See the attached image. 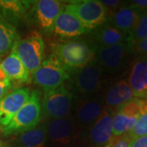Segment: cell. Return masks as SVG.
Returning <instances> with one entry per match:
<instances>
[{
    "mask_svg": "<svg viewBox=\"0 0 147 147\" xmlns=\"http://www.w3.org/2000/svg\"><path fill=\"white\" fill-rule=\"evenodd\" d=\"M53 54L69 72H74L94 61L96 47L84 41H70L55 45Z\"/></svg>",
    "mask_w": 147,
    "mask_h": 147,
    "instance_id": "6da1fadb",
    "label": "cell"
},
{
    "mask_svg": "<svg viewBox=\"0 0 147 147\" xmlns=\"http://www.w3.org/2000/svg\"><path fill=\"white\" fill-rule=\"evenodd\" d=\"M41 114L42 105L40 93L38 91H34L30 94L26 103L3 129V134L5 136H10L31 130L40 122Z\"/></svg>",
    "mask_w": 147,
    "mask_h": 147,
    "instance_id": "7a4b0ae2",
    "label": "cell"
},
{
    "mask_svg": "<svg viewBox=\"0 0 147 147\" xmlns=\"http://www.w3.org/2000/svg\"><path fill=\"white\" fill-rule=\"evenodd\" d=\"M65 7L77 16L88 32L102 26L109 20V11L98 0L71 2Z\"/></svg>",
    "mask_w": 147,
    "mask_h": 147,
    "instance_id": "3957f363",
    "label": "cell"
},
{
    "mask_svg": "<svg viewBox=\"0 0 147 147\" xmlns=\"http://www.w3.org/2000/svg\"><path fill=\"white\" fill-rule=\"evenodd\" d=\"M69 75L67 69L53 53L33 73V79L38 86L47 92L63 85L64 82L69 79Z\"/></svg>",
    "mask_w": 147,
    "mask_h": 147,
    "instance_id": "277c9868",
    "label": "cell"
},
{
    "mask_svg": "<svg viewBox=\"0 0 147 147\" xmlns=\"http://www.w3.org/2000/svg\"><path fill=\"white\" fill-rule=\"evenodd\" d=\"M132 46L128 41L110 47H96V57L103 72L115 74L126 66L132 55Z\"/></svg>",
    "mask_w": 147,
    "mask_h": 147,
    "instance_id": "5b68a950",
    "label": "cell"
},
{
    "mask_svg": "<svg viewBox=\"0 0 147 147\" xmlns=\"http://www.w3.org/2000/svg\"><path fill=\"white\" fill-rule=\"evenodd\" d=\"M11 52L18 58L30 73H34L44 59V42L37 32L22 40H17Z\"/></svg>",
    "mask_w": 147,
    "mask_h": 147,
    "instance_id": "8992f818",
    "label": "cell"
},
{
    "mask_svg": "<svg viewBox=\"0 0 147 147\" xmlns=\"http://www.w3.org/2000/svg\"><path fill=\"white\" fill-rule=\"evenodd\" d=\"M146 100L135 97L117 108L113 115V136H123L130 132Z\"/></svg>",
    "mask_w": 147,
    "mask_h": 147,
    "instance_id": "52a82bcc",
    "label": "cell"
},
{
    "mask_svg": "<svg viewBox=\"0 0 147 147\" xmlns=\"http://www.w3.org/2000/svg\"><path fill=\"white\" fill-rule=\"evenodd\" d=\"M73 94L64 85L45 92L42 108L44 114L54 119L69 115L72 108Z\"/></svg>",
    "mask_w": 147,
    "mask_h": 147,
    "instance_id": "ba28073f",
    "label": "cell"
},
{
    "mask_svg": "<svg viewBox=\"0 0 147 147\" xmlns=\"http://www.w3.org/2000/svg\"><path fill=\"white\" fill-rule=\"evenodd\" d=\"M74 73V72H73ZM103 70L95 59L83 68L74 71L73 84L79 94L90 96L100 90Z\"/></svg>",
    "mask_w": 147,
    "mask_h": 147,
    "instance_id": "9c48e42d",
    "label": "cell"
},
{
    "mask_svg": "<svg viewBox=\"0 0 147 147\" xmlns=\"http://www.w3.org/2000/svg\"><path fill=\"white\" fill-rule=\"evenodd\" d=\"M29 88L13 90L0 100V127H5L30 96Z\"/></svg>",
    "mask_w": 147,
    "mask_h": 147,
    "instance_id": "30bf717a",
    "label": "cell"
},
{
    "mask_svg": "<svg viewBox=\"0 0 147 147\" xmlns=\"http://www.w3.org/2000/svg\"><path fill=\"white\" fill-rule=\"evenodd\" d=\"M34 17L43 31H53L58 15L64 9L63 3L57 0H39L34 3Z\"/></svg>",
    "mask_w": 147,
    "mask_h": 147,
    "instance_id": "8fae6325",
    "label": "cell"
},
{
    "mask_svg": "<svg viewBox=\"0 0 147 147\" xmlns=\"http://www.w3.org/2000/svg\"><path fill=\"white\" fill-rule=\"evenodd\" d=\"M127 83L135 97L147 100V54L139 55L131 65Z\"/></svg>",
    "mask_w": 147,
    "mask_h": 147,
    "instance_id": "7c38bea8",
    "label": "cell"
},
{
    "mask_svg": "<svg viewBox=\"0 0 147 147\" xmlns=\"http://www.w3.org/2000/svg\"><path fill=\"white\" fill-rule=\"evenodd\" d=\"M62 38H74L84 34L88 30L84 28L77 16L64 7L54 24L53 31Z\"/></svg>",
    "mask_w": 147,
    "mask_h": 147,
    "instance_id": "4fadbf2b",
    "label": "cell"
},
{
    "mask_svg": "<svg viewBox=\"0 0 147 147\" xmlns=\"http://www.w3.org/2000/svg\"><path fill=\"white\" fill-rule=\"evenodd\" d=\"M114 111L110 108L103 109L90 130L91 141L97 146H105L113 137L112 123Z\"/></svg>",
    "mask_w": 147,
    "mask_h": 147,
    "instance_id": "5bb4252c",
    "label": "cell"
},
{
    "mask_svg": "<svg viewBox=\"0 0 147 147\" xmlns=\"http://www.w3.org/2000/svg\"><path fill=\"white\" fill-rule=\"evenodd\" d=\"M103 110L102 99L92 96L84 97L80 100L76 110L77 121L81 124L88 125L93 123Z\"/></svg>",
    "mask_w": 147,
    "mask_h": 147,
    "instance_id": "9a60e30c",
    "label": "cell"
},
{
    "mask_svg": "<svg viewBox=\"0 0 147 147\" xmlns=\"http://www.w3.org/2000/svg\"><path fill=\"white\" fill-rule=\"evenodd\" d=\"M34 3V1L0 0V17L13 26L21 21Z\"/></svg>",
    "mask_w": 147,
    "mask_h": 147,
    "instance_id": "2e32d148",
    "label": "cell"
},
{
    "mask_svg": "<svg viewBox=\"0 0 147 147\" xmlns=\"http://www.w3.org/2000/svg\"><path fill=\"white\" fill-rule=\"evenodd\" d=\"M74 120L69 117L53 119L47 127V136L54 143L67 144L72 138Z\"/></svg>",
    "mask_w": 147,
    "mask_h": 147,
    "instance_id": "e0dca14e",
    "label": "cell"
},
{
    "mask_svg": "<svg viewBox=\"0 0 147 147\" xmlns=\"http://www.w3.org/2000/svg\"><path fill=\"white\" fill-rule=\"evenodd\" d=\"M135 98V95L127 80L122 79L111 86L105 95V102L110 108H118Z\"/></svg>",
    "mask_w": 147,
    "mask_h": 147,
    "instance_id": "ac0fdd59",
    "label": "cell"
},
{
    "mask_svg": "<svg viewBox=\"0 0 147 147\" xmlns=\"http://www.w3.org/2000/svg\"><path fill=\"white\" fill-rule=\"evenodd\" d=\"M140 14L130 5L122 6L109 17L112 26L122 31L129 34L134 29ZM108 20V21H109Z\"/></svg>",
    "mask_w": 147,
    "mask_h": 147,
    "instance_id": "d6986e66",
    "label": "cell"
},
{
    "mask_svg": "<svg viewBox=\"0 0 147 147\" xmlns=\"http://www.w3.org/2000/svg\"><path fill=\"white\" fill-rule=\"evenodd\" d=\"M94 38L97 47H110L127 41L128 34L117 29L110 23H105L96 31Z\"/></svg>",
    "mask_w": 147,
    "mask_h": 147,
    "instance_id": "ffe728a7",
    "label": "cell"
},
{
    "mask_svg": "<svg viewBox=\"0 0 147 147\" xmlns=\"http://www.w3.org/2000/svg\"><path fill=\"white\" fill-rule=\"evenodd\" d=\"M0 67L11 79H15L21 83H28L30 81V73L13 52L0 63Z\"/></svg>",
    "mask_w": 147,
    "mask_h": 147,
    "instance_id": "44dd1931",
    "label": "cell"
},
{
    "mask_svg": "<svg viewBox=\"0 0 147 147\" xmlns=\"http://www.w3.org/2000/svg\"><path fill=\"white\" fill-rule=\"evenodd\" d=\"M47 137V127L42 124L21 133L17 142L21 147H44Z\"/></svg>",
    "mask_w": 147,
    "mask_h": 147,
    "instance_id": "7402d4cb",
    "label": "cell"
},
{
    "mask_svg": "<svg viewBox=\"0 0 147 147\" xmlns=\"http://www.w3.org/2000/svg\"><path fill=\"white\" fill-rule=\"evenodd\" d=\"M17 38L15 27L0 17V57L12 50Z\"/></svg>",
    "mask_w": 147,
    "mask_h": 147,
    "instance_id": "603a6c76",
    "label": "cell"
},
{
    "mask_svg": "<svg viewBox=\"0 0 147 147\" xmlns=\"http://www.w3.org/2000/svg\"><path fill=\"white\" fill-rule=\"evenodd\" d=\"M147 38V12L141 14L134 29L128 34V42L132 45Z\"/></svg>",
    "mask_w": 147,
    "mask_h": 147,
    "instance_id": "cb8c5ba5",
    "label": "cell"
},
{
    "mask_svg": "<svg viewBox=\"0 0 147 147\" xmlns=\"http://www.w3.org/2000/svg\"><path fill=\"white\" fill-rule=\"evenodd\" d=\"M130 139L147 136V100L142 108L137 123L127 134Z\"/></svg>",
    "mask_w": 147,
    "mask_h": 147,
    "instance_id": "d4e9b609",
    "label": "cell"
},
{
    "mask_svg": "<svg viewBox=\"0 0 147 147\" xmlns=\"http://www.w3.org/2000/svg\"><path fill=\"white\" fill-rule=\"evenodd\" d=\"M131 139L127 135L113 136L110 141L104 147H130Z\"/></svg>",
    "mask_w": 147,
    "mask_h": 147,
    "instance_id": "484cf974",
    "label": "cell"
},
{
    "mask_svg": "<svg viewBox=\"0 0 147 147\" xmlns=\"http://www.w3.org/2000/svg\"><path fill=\"white\" fill-rule=\"evenodd\" d=\"M129 5L141 15L147 12V0H133Z\"/></svg>",
    "mask_w": 147,
    "mask_h": 147,
    "instance_id": "4316f807",
    "label": "cell"
},
{
    "mask_svg": "<svg viewBox=\"0 0 147 147\" xmlns=\"http://www.w3.org/2000/svg\"><path fill=\"white\" fill-rule=\"evenodd\" d=\"M132 52L138 55L147 54V38L132 45Z\"/></svg>",
    "mask_w": 147,
    "mask_h": 147,
    "instance_id": "83f0119b",
    "label": "cell"
},
{
    "mask_svg": "<svg viewBox=\"0 0 147 147\" xmlns=\"http://www.w3.org/2000/svg\"><path fill=\"white\" fill-rule=\"evenodd\" d=\"M100 2L109 11V17H110V11H114V12H115L118 8H119L121 7V2L118 1V0H103Z\"/></svg>",
    "mask_w": 147,
    "mask_h": 147,
    "instance_id": "f1b7e54d",
    "label": "cell"
},
{
    "mask_svg": "<svg viewBox=\"0 0 147 147\" xmlns=\"http://www.w3.org/2000/svg\"><path fill=\"white\" fill-rule=\"evenodd\" d=\"M130 147H147V136L131 139Z\"/></svg>",
    "mask_w": 147,
    "mask_h": 147,
    "instance_id": "f546056e",
    "label": "cell"
},
{
    "mask_svg": "<svg viewBox=\"0 0 147 147\" xmlns=\"http://www.w3.org/2000/svg\"><path fill=\"white\" fill-rule=\"evenodd\" d=\"M0 84L7 85L8 87L11 86V79L7 75V74L3 71V69L0 67Z\"/></svg>",
    "mask_w": 147,
    "mask_h": 147,
    "instance_id": "4dcf8cb0",
    "label": "cell"
},
{
    "mask_svg": "<svg viewBox=\"0 0 147 147\" xmlns=\"http://www.w3.org/2000/svg\"><path fill=\"white\" fill-rule=\"evenodd\" d=\"M10 88L11 87H8V86L3 84H0V100L7 94V92L10 90Z\"/></svg>",
    "mask_w": 147,
    "mask_h": 147,
    "instance_id": "1f68e13d",
    "label": "cell"
},
{
    "mask_svg": "<svg viewBox=\"0 0 147 147\" xmlns=\"http://www.w3.org/2000/svg\"><path fill=\"white\" fill-rule=\"evenodd\" d=\"M0 147H10L8 145H7L6 143H3V142H0Z\"/></svg>",
    "mask_w": 147,
    "mask_h": 147,
    "instance_id": "d6a6232c",
    "label": "cell"
},
{
    "mask_svg": "<svg viewBox=\"0 0 147 147\" xmlns=\"http://www.w3.org/2000/svg\"><path fill=\"white\" fill-rule=\"evenodd\" d=\"M0 142H1V141H0Z\"/></svg>",
    "mask_w": 147,
    "mask_h": 147,
    "instance_id": "836d02e7",
    "label": "cell"
}]
</instances>
